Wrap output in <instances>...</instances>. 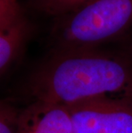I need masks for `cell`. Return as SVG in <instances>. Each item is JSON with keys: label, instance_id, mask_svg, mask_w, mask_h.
<instances>
[{"label": "cell", "instance_id": "cell-1", "mask_svg": "<svg viewBox=\"0 0 132 133\" xmlns=\"http://www.w3.org/2000/svg\"><path fill=\"white\" fill-rule=\"evenodd\" d=\"M29 89L33 101L64 107L132 100V57L99 48L52 50L33 74Z\"/></svg>", "mask_w": 132, "mask_h": 133}, {"label": "cell", "instance_id": "cell-2", "mask_svg": "<svg viewBox=\"0 0 132 133\" xmlns=\"http://www.w3.org/2000/svg\"><path fill=\"white\" fill-rule=\"evenodd\" d=\"M132 24V0H89L57 17L52 50L91 49L119 37Z\"/></svg>", "mask_w": 132, "mask_h": 133}, {"label": "cell", "instance_id": "cell-3", "mask_svg": "<svg viewBox=\"0 0 132 133\" xmlns=\"http://www.w3.org/2000/svg\"><path fill=\"white\" fill-rule=\"evenodd\" d=\"M65 107L74 133H132V100L100 99Z\"/></svg>", "mask_w": 132, "mask_h": 133}, {"label": "cell", "instance_id": "cell-4", "mask_svg": "<svg viewBox=\"0 0 132 133\" xmlns=\"http://www.w3.org/2000/svg\"><path fill=\"white\" fill-rule=\"evenodd\" d=\"M17 133H74V129L65 107L33 101L20 112Z\"/></svg>", "mask_w": 132, "mask_h": 133}, {"label": "cell", "instance_id": "cell-5", "mask_svg": "<svg viewBox=\"0 0 132 133\" xmlns=\"http://www.w3.org/2000/svg\"><path fill=\"white\" fill-rule=\"evenodd\" d=\"M31 33V26L22 15L16 21L0 27V71L5 74L19 58Z\"/></svg>", "mask_w": 132, "mask_h": 133}, {"label": "cell", "instance_id": "cell-6", "mask_svg": "<svg viewBox=\"0 0 132 133\" xmlns=\"http://www.w3.org/2000/svg\"><path fill=\"white\" fill-rule=\"evenodd\" d=\"M89 0H33L38 10L57 17L77 9Z\"/></svg>", "mask_w": 132, "mask_h": 133}, {"label": "cell", "instance_id": "cell-7", "mask_svg": "<svg viewBox=\"0 0 132 133\" xmlns=\"http://www.w3.org/2000/svg\"><path fill=\"white\" fill-rule=\"evenodd\" d=\"M20 112L6 103L1 104L0 111V133H17Z\"/></svg>", "mask_w": 132, "mask_h": 133}]
</instances>
